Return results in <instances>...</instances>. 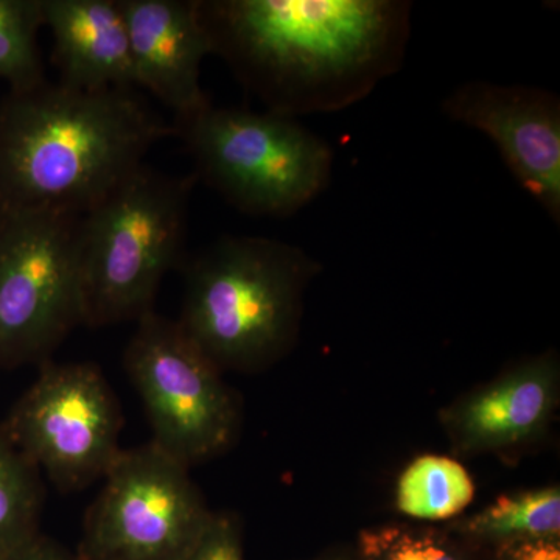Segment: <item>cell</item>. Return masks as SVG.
Listing matches in <instances>:
<instances>
[{"mask_svg":"<svg viewBox=\"0 0 560 560\" xmlns=\"http://www.w3.org/2000/svg\"><path fill=\"white\" fill-rule=\"evenodd\" d=\"M212 54L270 113L346 108L405 57L411 7L390 0H198Z\"/></svg>","mask_w":560,"mask_h":560,"instance_id":"cell-1","label":"cell"},{"mask_svg":"<svg viewBox=\"0 0 560 560\" xmlns=\"http://www.w3.org/2000/svg\"><path fill=\"white\" fill-rule=\"evenodd\" d=\"M173 135L128 90L44 81L10 91L0 101V208L83 215Z\"/></svg>","mask_w":560,"mask_h":560,"instance_id":"cell-2","label":"cell"},{"mask_svg":"<svg viewBox=\"0 0 560 560\" xmlns=\"http://www.w3.org/2000/svg\"><path fill=\"white\" fill-rule=\"evenodd\" d=\"M320 265L290 243L220 238L184 270L179 324L221 372L268 370L293 349Z\"/></svg>","mask_w":560,"mask_h":560,"instance_id":"cell-3","label":"cell"},{"mask_svg":"<svg viewBox=\"0 0 560 560\" xmlns=\"http://www.w3.org/2000/svg\"><path fill=\"white\" fill-rule=\"evenodd\" d=\"M195 175H162L140 165L80 217L83 326L139 320L154 312L162 280L183 259Z\"/></svg>","mask_w":560,"mask_h":560,"instance_id":"cell-4","label":"cell"},{"mask_svg":"<svg viewBox=\"0 0 560 560\" xmlns=\"http://www.w3.org/2000/svg\"><path fill=\"white\" fill-rule=\"evenodd\" d=\"M173 130L189 150L195 178L248 215L289 217L330 180L329 143L293 117L208 105Z\"/></svg>","mask_w":560,"mask_h":560,"instance_id":"cell-5","label":"cell"},{"mask_svg":"<svg viewBox=\"0 0 560 560\" xmlns=\"http://www.w3.org/2000/svg\"><path fill=\"white\" fill-rule=\"evenodd\" d=\"M136 323L124 363L153 430L151 442L189 469L219 458L241 434V397L178 319L150 312Z\"/></svg>","mask_w":560,"mask_h":560,"instance_id":"cell-6","label":"cell"},{"mask_svg":"<svg viewBox=\"0 0 560 560\" xmlns=\"http://www.w3.org/2000/svg\"><path fill=\"white\" fill-rule=\"evenodd\" d=\"M80 217L0 208V370L46 363L83 326Z\"/></svg>","mask_w":560,"mask_h":560,"instance_id":"cell-7","label":"cell"},{"mask_svg":"<svg viewBox=\"0 0 560 560\" xmlns=\"http://www.w3.org/2000/svg\"><path fill=\"white\" fill-rule=\"evenodd\" d=\"M84 515L81 560H183L212 510L189 467L153 442L121 448Z\"/></svg>","mask_w":560,"mask_h":560,"instance_id":"cell-8","label":"cell"},{"mask_svg":"<svg viewBox=\"0 0 560 560\" xmlns=\"http://www.w3.org/2000/svg\"><path fill=\"white\" fill-rule=\"evenodd\" d=\"M39 366L3 427L57 489H86L120 455L119 399L97 364L47 360Z\"/></svg>","mask_w":560,"mask_h":560,"instance_id":"cell-9","label":"cell"},{"mask_svg":"<svg viewBox=\"0 0 560 560\" xmlns=\"http://www.w3.org/2000/svg\"><path fill=\"white\" fill-rule=\"evenodd\" d=\"M452 120L485 132L523 189L560 223V101L540 88L460 84L442 102Z\"/></svg>","mask_w":560,"mask_h":560,"instance_id":"cell-10","label":"cell"},{"mask_svg":"<svg viewBox=\"0 0 560 560\" xmlns=\"http://www.w3.org/2000/svg\"><path fill=\"white\" fill-rule=\"evenodd\" d=\"M559 401L558 353L548 350L458 397L441 411L440 420L456 455H503L544 440Z\"/></svg>","mask_w":560,"mask_h":560,"instance_id":"cell-11","label":"cell"},{"mask_svg":"<svg viewBox=\"0 0 560 560\" xmlns=\"http://www.w3.org/2000/svg\"><path fill=\"white\" fill-rule=\"evenodd\" d=\"M130 36L132 70L184 119L210 105L200 86L202 60L212 54L198 0H119Z\"/></svg>","mask_w":560,"mask_h":560,"instance_id":"cell-12","label":"cell"},{"mask_svg":"<svg viewBox=\"0 0 560 560\" xmlns=\"http://www.w3.org/2000/svg\"><path fill=\"white\" fill-rule=\"evenodd\" d=\"M62 86L80 91L130 90V36L119 0H43Z\"/></svg>","mask_w":560,"mask_h":560,"instance_id":"cell-13","label":"cell"},{"mask_svg":"<svg viewBox=\"0 0 560 560\" xmlns=\"http://www.w3.org/2000/svg\"><path fill=\"white\" fill-rule=\"evenodd\" d=\"M460 539L490 548L514 541L559 540V485L504 493L481 511L448 522Z\"/></svg>","mask_w":560,"mask_h":560,"instance_id":"cell-14","label":"cell"},{"mask_svg":"<svg viewBox=\"0 0 560 560\" xmlns=\"http://www.w3.org/2000/svg\"><path fill=\"white\" fill-rule=\"evenodd\" d=\"M475 485L458 459L422 455L401 471L394 493L396 510L422 522H452L474 501Z\"/></svg>","mask_w":560,"mask_h":560,"instance_id":"cell-15","label":"cell"},{"mask_svg":"<svg viewBox=\"0 0 560 560\" xmlns=\"http://www.w3.org/2000/svg\"><path fill=\"white\" fill-rule=\"evenodd\" d=\"M46 488L40 471L0 423V555L39 533Z\"/></svg>","mask_w":560,"mask_h":560,"instance_id":"cell-16","label":"cell"},{"mask_svg":"<svg viewBox=\"0 0 560 560\" xmlns=\"http://www.w3.org/2000/svg\"><path fill=\"white\" fill-rule=\"evenodd\" d=\"M43 0H0V80L27 91L46 80L38 49Z\"/></svg>","mask_w":560,"mask_h":560,"instance_id":"cell-17","label":"cell"},{"mask_svg":"<svg viewBox=\"0 0 560 560\" xmlns=\"http://www.w3.org/2000/svg\"><path fill=\"white\" fill-rule=\"evenodd\" d=\"M470 541L451 529L434 526L394 525L361 530L359 560H474Z\"/></svg>","mask_w":560,"mask_h":560,"instance_id":"cell-18","label":"cell"},{"mask_svg":"<svg viewBox=\"0 0 560 560\" xmlns=\"http://www.w3.org/2000/svg\"><path fill=\"white\" fill-rule=\"evenodd\" d=\"M183 560H246L238 515L212 511L208 525Z\"/></svg>","mask_w":560,"mask_h":560,"instance_id":"cell-19","label":"cell"},{"mask_svg":"<svg viewBox=\"0 0 560 560\" xmlns=\"http://www.w3.org/2000/svg\"><path fill=\"white\" fill-rule=\"evenodd\" d=\"M0 560H81L77 551L69 550L60 541L36 533L11 550L2 552Z\"/></svg>","mask_w":560,"mask_h":560,"instance_id":"cell-20","label":"cell"},{"mask_svg":"<svg viewBox=\"0 0 560 560\" xmlns=\"http://www.w3.org/2000/svg\"><path fill=\"white\" fill-rule=\"evenodd\" d=\"M490 560H560L559 540H528L493 548Z\"/></svg>","mask_w":560,"mask_h":560,"instance_id":"cell-21","label":"cell"},{"mask_svg":"<svg viewBox=\"0 0 560 560\" xmlns=\"http://www.w3.org/2000/svg\"><path fill=\"white\" fill-rule=\"evenodd\" d=\"M313 560H346L341 558V556H324V558L313 559Z\"/></svg>","mask_w":560,"mask_h":560,"instance_id":"cell-22","label":"cell"}]
</instances>
